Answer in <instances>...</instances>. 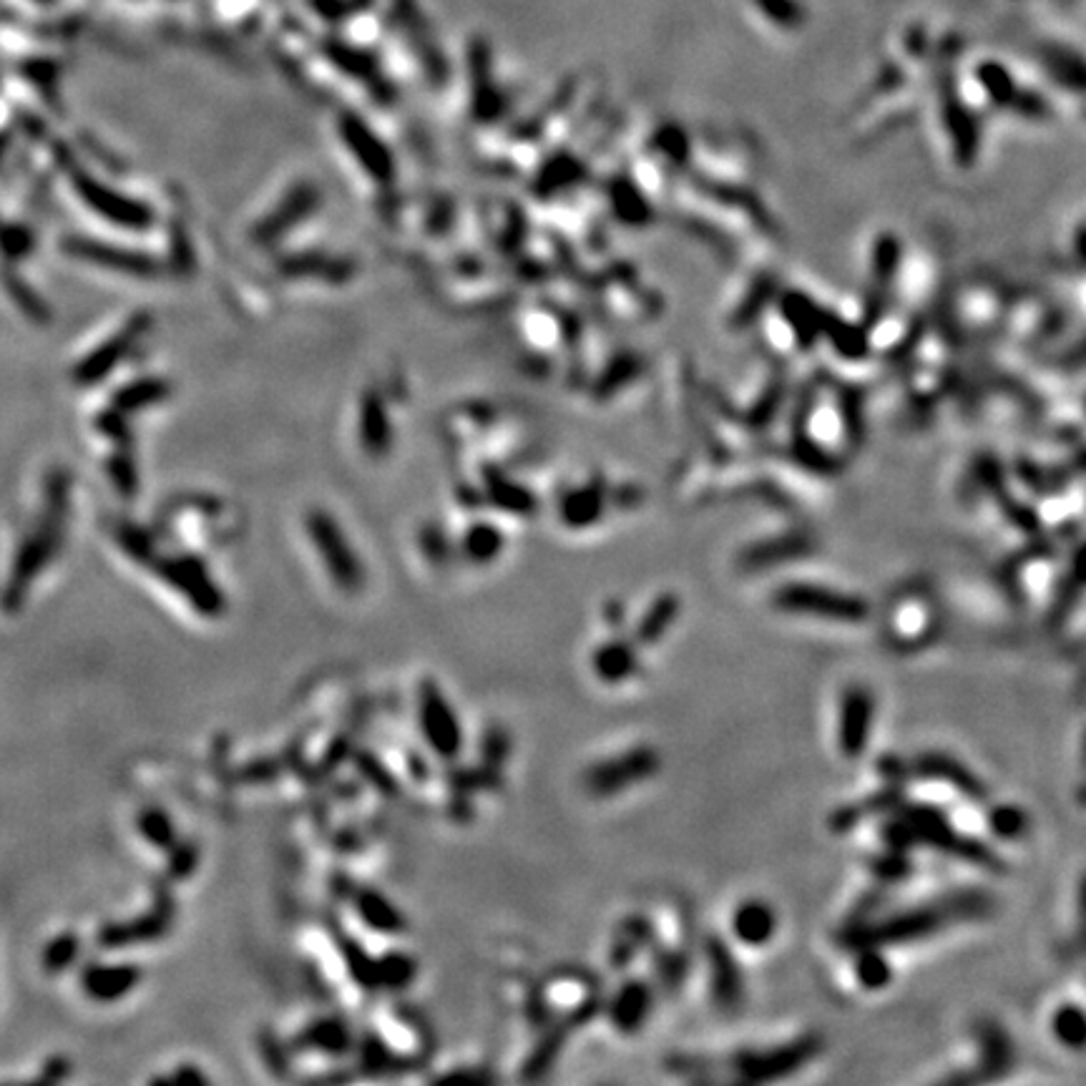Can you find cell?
<instances>
[{
	"label": "cell",
	"mask_w": 1086,
	"mask_h": 1086,
	"mask_svg": "<svg viewBox=\"0 0 1086 1086\" xmlns=\"http://www.w3.org/2000/svg\"><path fill=\"white\" fill-rule=\"evenodd\" d=\"M989 910L991 898L983 896V893H956V896L930 903V906L924 908L898 913V916L878 920V924H857L847 930L843 941L851 948H885L908 943L916 941V938L934 936L941 928L956 924V920L981 918Z\"/></svg>",
	"instance_id": "cell-1"
},
{
	"label": "cell",
	"mask_w": 1086,
	"mask_h": 1086,
	"mask_svg": "<svg viewBox=\"0 0 1086 1086\" xmlns=\"http://www.w3.org/2000/svg\"><path fill=\"white\" fill-rule=\"evenodd\" d=\"M896 810H898L896 820L885 827V837H888L893 847L928 845V847H936V851L963 857V861H971L985 871H997V873L1003 871L1001 857L993 853L991 847L973 841L969 835L956 833V830L946 823L943 812H938L936 808L898 805Z\"/></svg>",
	"instance_id": "cell-2"
},
{
	"label": "cell",
	"mask_w": 1086,
	"mask_h": 1086,
	"mask_svg": "<svg viewBox=\"0 0 1086 1086\" xmlns=\"http://www.w3.org/2000/svg\"><path fill=\"white\" fill-rule=\"evenodd\" d=\"M774 607L792 614H810L835 619V622H863L868 616V604L863 599L841 594V591L808 587V583H792L774 594Z\"/></svg>",
	"instance_id": "cell-3"
},
{
	"label": "cell",
	"mask_w": 1086,
	"mask_h": 1086,
	"mask_svg": "<svg viewBox=\"0 0 1086 1086\" xmlns=\"http://www.w3.org/2000/svg\"><path fill=\"white\" fill-rule=\"evenodd\" d=\"M656 770H660V755L652 747H634V750L611 757V760L597 762L583 774V784H587L591 795L611 798L636 782L650 780Z\"/></svg>",
	"instance_id": "cell-4"
},
{
	"label": "cell",
	"mask_w": 1086,
	"mask_h": 1086,
	"mask_svg": "<svg viewBox=\"0 0 1086 1086\" xmlns=\"http://www.w3.org/2000/svg\"><path fill=\"white\" fill-rule=\"evenodd\" d=\"M418 717L421 732L431 750L443 760H455L463 747V732L449 697L433 682H423L418 692Z\"/></svg>",
	"instance_id": "cell-5"
},
{
	"label": "cell",
	"mask_w": 1086,
	"mask_h": 1086,
	"mask_svg": "<svg viewBox=\"0 0 1086 1086\" xmlns=\"http://www.w3.org/2000/svg\"><path fill=\"white\" fill-rule=\"evenodd\" d=\"M818 1052H820L818 1036H800L795 1042L770 1048V1052L739 1054L735 1062V1069L739 1074V1079L747 1084L774 1082L802 1069L810 1058L818 1056Z\"/></svg>",
	"instance_id": "cell-6"
},
{
	"label": "cell",
	"mask_w": 1086,
	"mask_h": 1086,
	"mask_svg": "<svg viewBox=\"0 0 1086 1086\" xmlns=\"http://www.w3.org/2000/svg\"><path fill=\"white\" fill-rule=\"evenodd\" d=\"M875 699L871 689L847 687L837 715V745L845 757H861L871 742Z\"/></svg>",
	"instance_id": "cell-7"
},
{
	"label": "cell",
	"mask_w": 1086,
	"mask_h": 1086,
	"mask_svg": "<svg viewBox=\"0 0 1086 1086\" xmlns=\"http://www.w3.org/2000/svg\"><path fill=\"white\" fill-rule=\"evenodd\" d=\"M707 961L711 976V997H715L719 1009L727 1011V1014H735V1011H739V1006H742L745 983L732 951H729L719 938H709Z\"/></svg>",
	"instance_id": "cell-8"
},
{
	"label": "cell",
	"mask_w": 1086,
	"mask_h": 1086,
	"mask_svg": "<svg viewBox=\"0 0 1086 1086\" xmlns=\"http://www.w3.org/2000/svg\"><path fill=\"white\" fill-rule=\"evenodd\" d=\"M313 536L317 541V549L325 553L327 571L333 573V579L337 581V587L345 591L360 589V569L358 561H355L352 551L345 546V538L335 531V526L325 518H317L313 526Z\"/></svg>",
	"instance_id": "cell-9"
},
{
	"label": "cell",
	"mask_w": 1086,
	"mask_h": 1086,
	"mask_svg": "<svg viewBox=\"0 0 1086 1086\" xmlns=\"http://www.w3.org/2000/svg\"><path fill=\"white\" fill-rule=\"evenodd\" d=\"M910 768L916 770L918 774H924V778L948 782L951 788H956L958 792H963V795L971 798V800L989 798V790H985V784L976 778V774L966 768V765H961L948 755L926 752V755H920L918 760L910 765Z\"/></svg>",
	"instance_id": "cell-10"
},
{
	"label": "cell",
	"mask_w": 1086,
	"mask_h": 1086,
	"mask_svg": "<svg viewBox=\"0 0 1086 1086\" xmlns=\"http://www.w3.org/2000/svg\"><path fill=\"white\" fill-rule=\"evenodd\" d=\"M652 1011V991L644 981H629L609 1006V1016L622 1034H636Z\"/></svg>",
	"instance_id": "cell-11"
},
{
	"label": "cell",
	"mask_w": 1086,
	"mask_h": 1086,
	"mask_svg": "<svg viewBox=\"0 0 1086 1086\" xmlns=\"http://www.w3.org/2000/svg\"><path fill=\"white\" fill-rule=\"evenodd\" d=\"M732 930L739 943L752 948L765 946L768 941H772L774 930H778V916H774L770 903L745 900L742 906L735 910Z\"/></svg>",
	"instance_id": "cell-12"
},
{
	"label": "cell",
	"mask_w": 1086,
	"mask_h": 1086,
	"mask_svg": "<svg viewBox=\"0 0 1086 1086\" xmlns=\"http://www.w3.org/2000/svg\"><path fill=\"white\" fill-rule=\"evenodd\" d=\"M979 1042H981V1058H979V1069L971 1074V1082H993L1001 1079L1003 1074L1011 1069V1052L1009 1036L997 1024H981L979 1026Z\"/></svg>",
	"instance_id": "cell-13"
},
{
	"label": "cell",
	"mask_w": 1086,
	"mask_h": 1086,
	"mask_svg": "<svg viewBox=\"0 0 1086 1086\" xmlns=\"http://www.w3.org/2000/svg\"><path fill=\"white\" fill-rule=\"evenodd\" d=\"M591 666H594V674L601 682L607 684L626 682L636 672V652L629 642L611 639V642L601 644L594 652Z\"/></svg>",
	"instance_id": "cell-14"
},
{
	"label": "cell",
	"mask_w": 1086,
	"mask_h": 1086,
	"mask_svg": "<svg viewBox=\"0 0 1086 1086\" xmlns=\"http://www.w3.org/2000/svg\"><path fill=\"white\" fill-rule=\"evenodd\" d=\"M355 908H358L365 924H368L372 930H378V934L398 936L405 930L403 913L376 890H362L358 900H355Z\"/></svg>",
	"instance_id": "cell-15"
},
{
	"label": "cell",
	"mask_w": 1086,
	"mask_h": 1086,
	"mask_svg": "<svg viewBox=\"0 0 1086 1086\" xmlns=\"http://www.w3.org/2000/svg\"><path fill=\"white\" fill-rule=\"evenodd\" d=\"M677 599L674 597H660L650 607V611L642 616V622L636 624V642L652 646L660 642L666 634V629L672 626L674 616H677Z\"/></svg>",
	"instance_id": "cell-16"
},
{
	"label": "cell",
	"mask_w": 1086,
	"mask_h": 1086,
	"mask_svg": "<svg viewBox=\"0 0 1086 1086\" xmlns=\"http://www.w3.org/2000/svg\"><path fill=\"white\" fill-rule=\"evenodd\" d=\"M861 956L855 961V976L857 983L863 985L865 991H881L890 983L893 971L888 958L881 953V948L868 946V948H857Z\"/></svg>",
	"instance_id": "cell-17"
},
{
	"label": "cell",
	"mask_w": 1086,
	"mask_h": 1086,
	"mask_svg": "<svg viewBox=\"0 0 1086 1086\" xmlns=\"http://www.w3.org/2000/svg\"><path fill=\"white\" fill-rule=\"evenodd\" d=\"M1052 1031L1058 1044L1082 1052V1048H1086V1011L1074 1006V1003H1066L1054 1014Z\"/></svg>",
	"instance_id": "cell-18"
},
{
	"label": "cell",
	"mask_w": 1086,
	"mask_h": 1086,
	"mask_svg": "<svg viewBox=\"0 0 1086 1086\" xmlns=\"http://www.w3.org/2000/svg\"><path fill=\"white\" fill-rule=\"evenodd\" d=\"M415 976V963L408 956H386L376 963V981L388 989H400Z\"/></svg>",
	"instance_id": "cell-19"
},
{
	"label": "cell",
	"mask_w": 1086,
	"mask_h": 1086,
	"mask_svg": "<svg viewBox=\"0 0 1086 1086\" xmlns=\"http://www.w3.org/2000/svg\"><path fill=\"white\" fill-rule=\"evenodd\" d=\"M989 823H991V830L997 833L999 837H1019L1021 833L1026 830V812L1024 810H1019L1014 805H1001L997 810H991V818H989Z\"/></svg>",
	"instance_id": "cell-20"
},
{
	"label": "cell",
	"mask_w": 1086,
	"mask_h": 1086,
	"mask_svg": "<svg viewBox=\"0 0 1086 1086\" xmlns=\"http://www.w3.org/2000/svg\"><path fill=\"white\" fill-rule=\"evenodd\" d=\"M313 1034L317 1048H325V1052H345L348 1048V1034L340 1024H319Z\"/></svg>",
	"instance_id": "cell-21"
},
{
	"label": "cell",
	"mask_w": 1086,
	"mask_h": 1086,
	"mask_svg": "<svg viewBox=\"0 0 1086 1086\" xmlns=\"http://www.w3.org/2000/svg\"><path fill=\"white\" fill-rule=\"evenodd\" d=\"M873 871L881 873L883 878H893V875L908 873V861H903L900 855H881L873 861Z\"/></svg>",
	"instance_id": "cell-22"
},
{
	"label": "cell",
	"mask_w": 1086,
	"mask_h": 1086,
	"mask_svg": "<svg viewBox=\"0 0 1086 1086\" xmlns=\"http://www.w3.org/2000/svg\"><path fill=\"white\" fill-rule=\"evenodd\" d=\"M1079 943L1086 948V878L1079 890Z\"/></svg>",
	"instance_id": "cell-23"
}]
</instances>
